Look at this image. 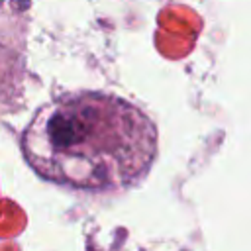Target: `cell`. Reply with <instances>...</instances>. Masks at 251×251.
Returning a JSON list of instances; mask_svg holds the SVG:
<instances>
[{
  "instance_id": "1",
  "label": "cell",
  "mask_w": 251,
  "mask_h": 251,
  "mask_svg": "<svg viewBox=\"0 0 251 251\" xmlns=\"http://www.w3.org/2000/svg\"><path fill=\"white\" fill-rule=\"evenodd\" d=\"M157 126L135 104L108 92H71L41 106L22 135L29 167L80 190L139 182L157 157Z\"/></svg>"
}]
</instances>
